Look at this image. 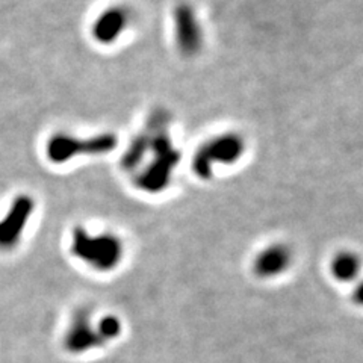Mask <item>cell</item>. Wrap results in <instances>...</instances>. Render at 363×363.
I'll list each match as a JSON object with an SVG mask.
<instances>
[{
  "mask_svg": "<svg viewBox=\"0 0 363 363\" xmlns=\"http://www.w3.org/2000/svg\"><path fill=\"white\" fill-rule=\"evenodd\" d=\"M141 152H150L153 157L138 179L140 186L149 192L162 191L172 179L173 168L179 161V153L173 147L172 140L168 138L165 130H157L155 135H145L132 145L129 155Z\"/></svg>",
  "mask_w": 363,
  "mask_h": 363,
  "instance_id": "cell-1",
  "label": "cell"
},
{
  "mask_svg": "<svg viewBox=\"0 0 363 363\" xmlns=\"http://www.w3.org/2000/svg\"><path fill=\"white\" fill-rule=\"evenodd\" d=\"M72 253L85 265L100 272L116 269L124 256V244L113 233H89L76 229L72 235Z\"/></svg>",
  "mask_w": 363,
  "mask_h": 363,
  "instance_id": "cell-2",
  "label": "cell"
},
{
  "mask_svg": "<svg viewBox=\"0 0 363 363\" xmlns=\"http://www.w3.org/2000/svg\"><path fill=\"white\" fill-rule=\"evenodd\" d=\"M245 152V141L238 133H223L213 136L208 143L201 144L194 159L192 172L200 179H209L213 173V165H232L241 159Z\"/></svg>",
  "mask_w": 363,
  "mask_h": 363,
  "instance_id": "cell-3",
  "label": "cell"
},
{
  "mask_svg": "<svg viewBox=\"0 0 363 363\" xmlns=\"http://www.w3.org/2000/svg\"><path fill=\"white\" fill-rule=\"evenodd\" d=\"M88 316H82L72 328L68 335V342L72 350H88L93 347H100L109 340L116 339L121 333V324L116 316H106L97 325L96 330L91 328Z\"/></svg>",
  "mask_w": 363,
  "mask_h": 363,
  "instance_id": "cell-4",
  "label": "cell"
},
{
  "mask_svg": "<svg viewBox=\"0 0 363 363\" xmlns=\"http://www.w3.org/2000/svg\"><path fill=\"white\" fill-rule=\"evenodd\" d=\"M116 145L112 135H100L88 141L76 140L68 135H60L48 144V156L55 162H65L77 153H104Z\"/></svg>",
  "mask_w": 363,
  "mask_h": 363,
  "instance_id": "cell-5",
  "label": "cell"
},
{
  "mask_svg": "<svg viewBox=\"0 0 363 363\" xmlns=\"http://www.w3.org/2000/svg\"><path fill=\"white\" fill-rule=\"evenodd\" d=\"M294 253L289 245L274 242L264 247L253 259L255 276L264 280H271L285 274L292 267Z\"/></svg>",
  "mask_w": 363,
  "mask_h": 363,
  "instance_id": "cell-6",
  "label": "cell"
},
{
  "mask_svg": "<svg viewBox=\"0 0 363 363\" xmlns=\"http://www.w3.org/2000/svg\"><path fill=\"white\" fill-rule=\"evenodd\" d=\"M35 203L29 196H21L11 203L9 211L0 220V247L9 248L20 240L32 217Z\"/></svg>",
  "mask_w": 363,
  "mask_h": 363,
  "instance_id": "cell-7",
  "label": "cell"
},
{
  "mask_svg": "<svg viewBox=\"0 0 363 363\" xmlns=\"http://www.w3.org/2000/svg\"><path fill=\"white\" fill-rule=\"evenodd\" d=\"M174 33L180 52L188 56L196 55L203 45V32L196 11L182 4L174 11Z\"/></svg>",
  "mask_w": 363,
  "mask_h": 363,
  "instance_id": "cell-8",
  "label": "cell"
},
{
  "mask_svg": "<svg viewBox=\"0 0 363 363\" xmlns=\"http://www.w3.org/2000/svg\"><path fill=\"white\" fill-rule=\"evenodd\" d=\"M130 25V11L120 5H113L96 17L93 21V38L100 44H113L120 40Z\"/></svg>",
  "mask_w": 363,
  "mask_h": 363,
  "instance_id": "cell-9",
  "label": "cell"
},
{
  "mask_svg": "<svg viewBox=\"0 0 363 363\" xmlns=\"http://www.w3.org/2000/svg\"><path fill=\"white\" fill-rule=\"evenodd\" d=\"M362 271L360 257L351 252V250H342L333 256L330 262V272L335 280L340 283L354 281Z\"/></svg>",
  "mask_w": 363,
  "mask_h": 363,
  "instance_id": "cell-10",
  "label": "cell"
},
{
  "mask_svg": "<svg viewBox=\"0 0 363 363\" xmlns=\"http://www.w3.org/2000/svg\"><path fill=\"white\" fill-rule=\"evenodd\" d=\"M351 300H353V303L359 306V308H363V279H360L353 294H351Z\"/></svg>",
  "mask_w": 363,
  "mask_h": 363,
  "instance_id": "cell-11",
  "label": "cell"
}]
</instances>
